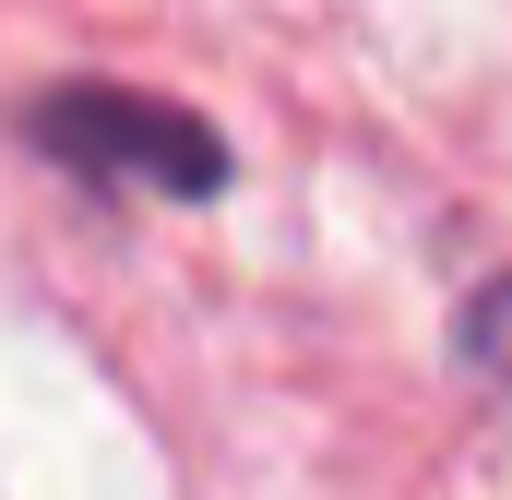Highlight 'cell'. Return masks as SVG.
Returning a JSON list of instances; mask_svg holds the SVG:
<instances>
[{
  "instance_id": "2",
  "label": "cell",
  "mask_w": 512,
  "mask_h": 500,
  "mask_svg": "<svg viewBox=\"0 0 512 500\" xmlns=\"http://www.w3.org/2000/svg\"><path fill=\"white\" fill-rule=\"evenodd\" d=\"M465 370H489L512 393V274H489V286L465 298Z\"/></svg>"
},
{
  "instance_id": "1",
  "label": "cell",
  "mask_w": 512,
  "mask_h": 500,
  "mask_svg": "<svg viewBox=\"0 0 512 500\" xmlns=\"http://www.w3.org/2000/svg\"><path fill=\"white\" fill-rule=\"evenodd\" d=\"M36 143H48L72 179H96V191H155V203L227 179L215 131L191 120V108H167V96H120V84H72V96H48V108H36Z\"/></svg>"
}]
</instances>
